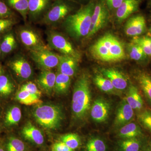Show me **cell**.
I'll list each match as a JSON object with an SVG mask.
<instances>
[{
	"mask_svg": "<svg viewBox=\"0 0 151 151\" xmlns=\"http://www.w3.org/2000/svg\"><path fill=\"white\" fill-rule=\"evenodd\" d=\"M95 4L94 1L92 0L81 7L75 13L69 14L65 18L63 27L68 35L76 40L87 37Z\"/></svg>",
	"mask_w": 151,
	"mask_h": 151,
	"instance_id": "1",
	"label": "cell"
},
{
	"mask_svg": "<svg viewBox=\"0 0 151 151\" xmlns=\"http://www.w3.org/2000/svg\"><path fill=\"white\" fill-rule=\"evenodd\" d=\"M90 84L88 76L83 73L74 84L71 109L73 117L77 120L85 119L91 109L92 96Z\"/></svg>",
	"mask_w": 151,
	"mask_h": 151,
	"instance_id": "2",
	"label": "cell"
},
{
	"mask_svg": "<svg viewBox=\"0 0 151 151\" xmlns=\"http://www.w3.org/2000/svg\"><path fill=\"white\" fill-rule=\"evenodd\" d=\"M90 51L94 58L104 62L119 61L125 56L122 44L110 34L99 39L91 47Z\"/></svg>",
	"mask_w": 151,
	"mask_h": 151,
	"instance_id": "3",
	"label": "cell"
},
{
	"mask_svg": "<svg viewBox=\"0 0 151 151\" xmlns=\"http://www.w3.org/2000/svg\"><path fill=\"white\" fill-rule=\"evenodd\" d=\"M33 115L38 124L48 130L58 129L64 118L61 108L51 104H39L35 109Z\"/></svg>",
	"mask_w": 151,
	"mask_h": 151,
	"instance_id": "4",
	"label": "cell"
},
{
	"mask_svg": "<svg viewBox=\"0 0 151 151\" xmlns=\"http://www.w3.org/2000/svg\"><path fill=\"white\" fill-rule=\"evenodd\" d=\"M47 40L50 48L55 50L63 55L73 58L78 61L80 60L81 55L79 52L61 34L51 31L47 35Z\"/></svg>",
	"mask_w": 151,
	"mask_h": 151,
	"instance_id": "5",
	"label": "cell"
},
{
	"mask_svg": "<svg viewBox=\"0 0 151 151\" xmlns=\"http://www.w3.org/2000/svg\"><path fill=\"white\" fill-rule=\"evenodd\" d=\"M71 6L65 0H55L42 19V23L56 24L65 19L72 11Z\"/></svg>",
	"mask_w": 151,
	"mask_h": 151,
	"instance_id": "6",
	"label": "cell"
},
{
	"mask_svg": "<svg viewBox=\"0 0 151 151\" xmlns=\"http://www.w3.org/2000/svg\"><path fill=\"white\" fill-rule=\"evenodd\" d=\"M109 10L105 0H98L95 2L90 29L86 38L91 37L106 25L110 17Z\"/></svg>",
	"mask_w": 151,
	"mask_h": 151,
	"instance_id": "7",
	"label": "cell"
},
{
	"mask_svg": "<svg viewBox=\"0 0 151 151\" xmlns=\"http://www.w3.org/2000/svg\"><path fill=\"white\" fill-rule=\"evenodd\" d=\"M18 35L22 43L29 51L50 49L35 30L29 27L22 28L18 32Z\"/></svg>",
	"mask_w": 151,
	"mask_h": 151,
	"instance_id": "8",
	"label": "cell"
},
{
	"mask_svg": "<svg viewBox=\"0 0 151 151\" xmlns=\"http://www.w3.org/2000/svg\"><path fill=\"white\" fill-rule=\"evenodd\" d=\"M30 55L33 60L43 70H50L57 67L59 63V55L50 49L30 51Z\"/></svg>",
	"mask_w": 151,
	"mask_h": 151,
	"instance_id": "9",
	"label": "cell"
},
{
	"mask_svg": "<svg viewBox=\"0 0 151 151\" xmlns=\"http://www.w3.org/2000/svg\"><path fill=\"white\" fill-rule=\"evenodd\" d=\"M8 64L17 76L22 80L29 79L32 75V68L24 57L21 55L14 57Z\"/></svg>",
	"mask_w": 151,
	"mask_h": 151,
	"instance_id": "10",
	"label": "cell"
},
{
	"mask_svg": "<svg viewBox=\"0 0 151 151\" xmlns=\"http://www.w3.org/2000/svg\"><path fill=\"white\" fill-rule=\"evenodd\" d=\"M111 106L107 100L102 98L96 99L90 109V115L92 120L97 123H102L108 119Z\"/></svg>",
	"mask_w": 151,
	"mask_h": 151,
	"instance_id": "11",
	"label": "cell"
},
{
	"mask_svg": "<svg viewBox=\"0 0 151 151\" xmlns=\"http://www.w3.org/2000/svg\"><path fill=\"white\" fill-rule=\"evenodd\" d=\"M147 29L145 18L141 14L136 15L127 20L124 31L127 36L138 37L145 32Z\"/></svg>",
	"mask_w": 151,
	"mask_h": 151,
	"instance_id": "12",
	"label": "cell"
},
{
	"mask_svg": "<svg viewBox=\"0 0 151 151\" xmlns=\"http://www.w3.org/2000/svg\"><path fill=\"white\" fill-rule=\"evenodd\" d=\"M28 17L32 21H35L42 17H43L52 3V0H28Z\"/></svg>",
	"mask_w": 151,
	"mask_h": 151,
	"instance_id": "13",
	"label": "cell"
},
{
	"mask_svg": "<svg viewBox=\"0 0 151 151\" xmlns=\"http://www.w3.org/2000/svg\"><path fill=\"white\" fill-rule=\"evenodd\" d=\"M134 110L127 103L125 99L122 100L116 111L114 126L121 128L130 123L134 118Z\"/></svg>",
	"mask_w": 151,
	"mask_h": 151,
	"instance_id": "14",
	"label": "cell"
},
{
	"mask_svg": "<svg viewBox=\"0 0 151 151\" xmlns=\"http://www.w3.org/2000/svg\"><path fill=\"white\" fill-rule=\"evenodd\" d=\"M101 73L103 76L111 81L116 90L123 91L127 89L128 80L119 70L113 68H104L101 70Z\"/></svg>",
	"mask_w": 151,
	"mask_h": 151,
	"instance_id": "15",
	"label": "cell"
},
{
	"mask_svg": "<svg viewBox=\"0 0 151 151\" xmlns=\"http://www.w3.org/2000/svg\"><path fill=\"white\" fill-rule=\"evenodd\" d=\"M21 134L25 139L37 145H42L44 143L43 134L31 122L25 125L22 129Z\"/></svg>",
	"mask_w": 151,
	"mask_h": 151,
	"instance_id": "16",
	"label": "cell"
},
{
	"mask_svg": "<svg viewBox=\"0 0 151 151\" xmlns=\"http://www.w3.org/2000/svg\"><path fill=\"white\" fill-rule=\"evenodd\" d=\"M139 4V0H124L116 10V17L118 21H123L137 11Z\"/></svg>",
	"mask_w": 151,
	"mask_h": 151,
	"instance_id": "17",
	"label": "cell"
},
{
	"mask_svg": "<svg viewBox=\"0 0 151 151\" xmlns=\"http://www.w3.org/2000/svg\"><path fill=\"white\" fill-rule=\"evenodd\" d=\"M78 60L67 55H59V61L58 65V72L70 77L75 75L78 69Z\"/></svg>",
	"mask_w": 151,
	"mask_h": 151,
	"instance_id": "18",
	"label": "cell"
},
{
	"mask_svg": "<svg viewBox=\"0 0 151 151\" xmlns=\"http://www.w3.org/2000/svg\"><path fill=\"white\" fill-rule=\"evenodd\" d=\"M135 79L147 102L151 106V74L140 70L135 76Z\"/></svg>",
	"mask_w": 151,
	"mask_h": 151,
	"instance_id": "19",
	"label": "cell"
},
{
	"mask_svg": "<svg viewBox=\"0 0 151 151\" xmlns=\"http://www.w3.org/2000/svg\"><path fill=\"white\" fill-rule=\"evenodd\" d=\"M56 75L50 70H44L37 79V83L42 90L50 94L54 89Z\"/></svg>",
	"mask_w": 151,
	"mask_h": 151,
	"instance_id": "20",
	"label": "cell"
},
{
	"mask_svg": "<svg viewBox=\"0 0 151 151\" xmlns=\"http://www.w3.org/2000/svg\"><path fill=\"white\" fill-rule=\"evenodd\" d=\"M125 100L134 110L140 111L143 109L144 102L142 98L137 87L135 85L130 84Z\"/></svg>",
	"mask_w": 151,
	"mask_h": 151,
	"instance_id": "21",
	"label": "cell"
},
{
	"mask_svg": "<svg viewBox=\"0 0 151 151\" xmlns=\"http://www.w3.org/2000/svg\"><path fill=\"white\" fill-rule=\"evenodd\" d=\"M118 135L123 139H131L141 137L143 136V133L140 126L131 122L121 127Z\"/></svg>",
	"mask_w": 151,
	"mask_h": 151,
	"instance_id": "22",
	"label": "cell"
},
{
	"mask_svg": "<svg viewBox=\"0 0 151 151\" xmlns=\"http://www.w3.org/2000/svg\"><path fill=\"white\" fill-rule=\"evenodd\" d=\"M17 47V42L13 33L11 31L4 34L1 37V53L2 55H6L13 51Z\"/></svg>",
	"mask_w": 151,
	"mask_h": 151,
	"instance_id": "23",
	"label": "cell"
},
{
	"mask_svg": "<svg viewBox=\"0 0 151 151\" xmlns=\"http://www.w3.org/2000/svg\"><path fill=\"white\" fill-rule=\"evenodd\" d=\"M71 82V77L58 72L53 90L58 94H65L68 91Z\"/></svg>",
	"mask_w": 151,
	"mask_h": 151,
	"instance_id": "24",
	"label": "cell"
},
{
	"mask_svg": "<svg viewBox=\"0 0 151 151\" xmlns=\"http://www.w3.org/2000/svg\"><path fill=\"white\" fill-rule=\"evenodd\" d=\"M10 8L13 9L20 14L24 21L28 15V0H4Z\"/></svg>",
	"mask_w": 151,
	"mask_h": 151,
	"instance_id": "25",
	"label": "cell"
},
{
	"mask_svg": "<svg viewBox=\"0 0 151 151\" xmlns=\"http://www.w3.org/2000/svg\"><path fill=\"white\" fill-rule=\"evenodd\" d=\"M16 99L21 104L27 105L40 104L42 103L40 97L22 89H20L17 93Z\"/></svg>",
	"mask_w": 151,
	"mask_h": 151,
	"instance_id": "26",
	"label": "cell"
},
{
	"mask_svg": "<svg viewBox=\"0 0 151 151\" xmlns=\"http://www.w3.org/2000/svg\"><path fill=\"white\" fill-rule=\"evenodd\" d=\"M142 142L139 138L124 139L119 143L120 151H140Z\"/></svg>",
	"mask_w": 151,
	"mask_h": 151,
	"instance_id": "27",
	"label": "cell"
},
{
	"mask_svg": "<svg viewBox=\"0 0 151 151\" xmlns=\"http://www.w3.org/2000/svg\"><path fill=\"white\" fill-rule=\"evenodd\" d=\"M22 117V112L18 106L11 107L7 111L5 117V124L7 127H12L18 124Z\"/></svg>",
	"mask_w": 151,
	"mask_h": 151,
	"instance_id": "28",
	"label": "cell"
},
{
	"mask_svg": "<svg viewBox=\"0 0 151 151\" xmlns=\"http://www.w3.org/2000/svg\"><path fill=\"white\" fill-rule=\"evenodd\" d=\"M6 151H26L25 144L21 140L14 136H10L4 144Z\"/></svg>",
	"mask_w": 151,
	"mask_h": 151,
	"instance_id": "29",
	"label": "cell"
},
{
	"mask_svg": "<svg viewBox=\"0 0 151 151\" xmlns=\"http://www.w3.org/2000/svg\"><path fill=\"white\" fill-rule=\"evenodd\" d=\"M93 81L97 87L103 92L112 93L116 90L111 81L103 75H96Z\"/></svg>",
	"mask_w": 151,
	"mask_h": 151,
	"instance_id": "30",
	"label": "cell"
},
{
	"mask_svg": "<svg viewBox=\"0 0 151 151\" xmlns=\"http://www.w3.org/2000/svg\"><path fill=\"white\" fill-rule=\"evenodd\" d=\"M129 53L130 58L139 62H143L147 59L145 54L139 45L132 42L129 46Z\"/></svg>",
	"mask_w": 151,
	"mask_h": 151,
	"instance_id": "31",
	"label": "cell"
},
{
	"mask_svg": "<svg viewBox=\"0 0 151 151\" xmlns=\"http://www.w3.org/2000/svg\"><path fill=\"white\" fill-rule=\"evenodd\" d=\"M14 85L8 76L0 75V95L7 96L12 94L14 90Z\"/></svg>",
	"mask_w": 151,
	"mask_h": 151,
	"instance_id": "32",
	"label": "cell"
},
{
	"mask_svg": "<svg viewBox=\"0 0 151 151\" xmlns=\"http://www.w3.org/2000/svg\"><path fill=\"white\" fill-rule=\"evenodd\" d=\"M62 142L72 150L78 148L81 145V141L78 135L73 133H69L62 135L59 139Z\"/></svg>",
	"mask_w": 151,
	"mask_h": 151,
	"instance_id": "33",
	"label": "cell"
},
{
	"mask_svg": "<svg viewBox=\"0 0 151 151\" xmlns=\"http://www.w3.org/2000/svg\"><path fill=\"white\" fill-rule=\"evenodd\" d=\"M137 117L141 127L151 134V110L147 109L141 111Z\"/></svg>",
	"mask_w": 151,
	"mask_h": 151,
	"instance_id": "34",
	"label": "cell"
},
{
	"mask_svg": "<svg viewBox=\"0 0 151 151\" xmlns=\"http://www.w3.org/2000/svg\"><path fill=\"white\" fill-rule=\"evenodd\" d=\"M107 150L105 142L98 137L91 138L87 142L86 146V151H106Z\"/></svg>",
	"mask_w": 151,
	"mask_h": 151,
	"instance_id": "35",
	"label": "cell"
},
{
	"mask_svg": "<svg viewBox=\"0 0 151 151\" xmlns=\"http://www.w3.org/2000/svg\"><path fill=\"white\" fill-rule=\"evenodd\" d=\"M132 42L137 44L142 49L148 57L151 56V37L148 36L136 37Z\"/></svg>",
	"mask_w": 151,
	"mask_h": 151,
	"instance_id": "36",
	"label": "cell"
},
{
	"mask_svg": "<svg viewBox=\"0 0 151 151\" xmlns=\"http://www.w3.org/2000/svg\"><path fill=\"white\" fill-rule=\"evenodd\" d=\"M16 24V21L12 17L0 19V35L10 31Z\"/></svg>",
	"mask_w": 151,
	"mask_h": 151,
	"instance_id": "37",
	"label": "cell"
},
{
	"mask_svg": "<svg viewBox=\"0 0 151 151\" xmlns=\"http://www.w3.org/2000/svg\"><path fill=\"white\" fill-rule=\"evenodd\" d=\"M14 13L4 0H0V19L12 17Z\"/></svg>",
	"mask_w": 151,
	"mask_h": 151,
	"instance_id": "38",
	"label": "cell"
},
{
	"mask_svg": "<svg viewBox=\"0 0 151 151\" xmlns=\"http://www.w3.org/2000/svg\"><path fill=\"white\" fill-rule=\"evenodd\" d=\"M20 89L25 90L31 94L36 95L40 98L42 92L37 88V86L35 83L29 81L21 86Z\"/></svg>",
	"mask_w": 151,
	"mask_h": 151,
	"instance_id": "39",
	"label": "cell"
},
{
	"mask_svg": "<svg viewBox=\"0 0 151 151\" xmlns=\"http://www.w3.org/2000/svg\"><path fill=\"white\" fill-rule=\"evenodd\" d=\"M51 151H74L62 142H56L52 145Z\"/></svg>",
	"mask_w": 151,
	"mask_h": 151,
	"instance_id": "40",
	"label": "cell"
},
{
	"mask_svg": "<svg viewBox=\"0 0 151 151\" xmlns=\"http://www.w3.org/2000/svg\"><path fill=\"white\" fill-rule=\"evenodd\" d=\"M108 8L111 10H116L124 0H105Z\"/></svg>",
	"mask_w": 151,
	"mask_h": 151,
	"instance_id": "41",
	"label": "cell"
},
{
	"mask_svg": "<svg viewBox=\"0 0 151 151\" xmlns=\"http://www.w3.org/2000/svg\"><path fill=\"white\" fill-rule=\"evenodd\" d=\"M0 151H6L4 145L1 143H0Z\"/></svg>",
	"mask_w": 151,
	"mask_h": 151,
	"instance_id": "42",
	"label": "cell"
},
{
	"mask_svg": "<svg viewBox=\"0 0 151 151\" xmlns=\"http://www.w3.org/2000/svg\"><path fill=\"white\" fill-rule=\"evenodd\" d=\"M144 151H151V148L150 147L149 145L148 147H146Z\"/></svg>",
	"mask_w": 151,
	"mask_h": 151,
	"instance_id": "43",
	"label": "cell"
},
{
	"mask_svg": "<svg viewBox=\"0 0 151 151\" xmlns=\"http://www.w3.org/2000/svg\"><path fill=\"white\" fill-rule=\"evenodd\" d=\"M2 74V69L1 66L0 65V75Z\"/></svg>",
	"mask_w": 151,
	"mask_h": 151,
	"instance_id": "44",
	"label": "cell"
},
{
	"mask_svg": "<svg viewBox=\"0 0 151 151\" xmlns=\"http://www.w3.org/2000/svg\"><path fill=\"white\" fill-rule=\"evenodd\" d=\"M1 37H0V44H1ZM1 47H0V56H1Z\"/></svg>",
	"mask_w": 151,
	"mask_h": 151,
	"instance_id": "45",
	"label": "cell"
},
{
	"mask_svg": "<svg viewBox=\"0 0 151 151\" xmlns=\"http://www.w3.org/2000/svg\"><path fill=\"white\" fill-rule=\"evenodd\" d=\"M149 146H150L151 148V140L150 141V143H149Z\"/></svg>",
	"mask_w": 151,
	"mask_h": 151,
	"instance_id": "46",
	"label": "cell"
},
{
	"mask_svg": "<svg viewBox=\"0 0 151 151\" xmlns=\"http://www.w3.org/2000/svg\"><path fill=\"white\" fill-rule=\"evenodd\" d=\"M149 4L151 6V0H150V1H149Z\"/></svg>",
	"mask_w": 151,
	"mask_h": 151,
	"instance_id": "47",
	"label": "cell"
},
{
	"mask_svg": "<svg viewBox=\"0 0 151 151\" xmlns=\"http://www.w3.org/2000/svg\"><path fill=\"white\" fill-rule=\"evenodd\" d=\"M150 32L151 33V27L150 28Z\"/></svg>",
	"mask_w": 151,
	"mask_h": 151,
	"instance_id": "48",
	"label": "cell"
},
{
	"mask_svg": "<svg viewBox=\"0 0 151 151\" xmlns=\"http://www.w3.org/2000/svg\"><path fill=\"white\" fill-rule=\"evenodd\" d=\"M78 1H83V0H78Z\"/></svg>",
	"mask_w": 151,
	"mask_h": 151,
	"instance_id": "49",
	"label": "cell"
}]
</instances>
